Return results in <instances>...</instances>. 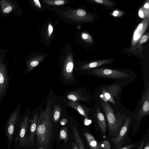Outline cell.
Returning a JSON list of instances; mask_svg holds the SVG:
<instances>
[{"label":"cell","mask_w":149,"mask_h":149,"mask_svg":"<svg viewBox=\"0 0 149 149\" xmlns=\"http://www.w3.org/2000/svg\"><path fill=\"white\" fill-rule=\"evenodd\" d=\"M51 105L50 99L47 101L45 109L41 111L37 122L36 134L37 144L44 149L48 148L53 135Z\"/></svg>","instance_id":"cell-1"},{"label":"cell","mask_w":149,"mask_h":149,"mask_svg":"<svg viewBox=\"0 0 149 149\" xmlns=\"http://www.w3.org/2000/svg\"><path fill=\"white\" fill-rule=\"evenodd\" d=\"M30 115V110L28 109L17 121L13 141L17 149L27 147Z\"/></svg>","instance_id":"cell-2"},{"label":"cell","mask_w":149,"mask_h":149,"mask_svg":"<svg viewBox=\"0 0 149 149\" xmlns=\"http://www.w3.org/2000/svg\"><path fill=\"white\" fill-rule=\"evenodd\" d=\"M21 109V105H18L7 120L4 130L9 148L12 146L15 128L17 121L20 117Z\"/></svg>","instance_id":"cell-3"},{"label":"cell","mask_w":149,"mask_h":149,"mask_svg":"<svg viewBox=\"0 0 149 149\" xmlns=\"http://www.w3.org/2000/svg\"><path fill=\"white\" fill-rule=\"evenodd\" d=\"M101 101L107 120L109 131L111 134L115 132L121 124V120L117 118L108 102H104L102 99Z\"/></svg>","instance_id":"cell-4"},{"label":"cell","mask_w":149,"mask_h":149,"mask_svg":"<svg viewBox=\"0 0 149 149\" xmlns=\"http://www.w3.org/2000/svg\"><path fill=\"white\" fill-rule=\"evenodd\" d=\"M120 90V86L115 84L102 87L100 96L101 99L105 102L109 101L115 103L114 99L118 95Z\"/></svg>","instance_id":"cell-5"},{"label":"cell","mask_w":149,"mask_h":149,"mask_svg":"<svg viewBox=\"0 0 149 149\" xmlns=\"http://www.w3.org/2000/svg\"><path fill=\"white\" fill-rule=\"evenodd\" d=\"M93 72L96 76L110 79H121L126 78L129 77L126 73L114 69H97L93 70Z\"/></svg>","instance_id":"cell-6"},{"label":"cell","mask_w":149,"mask_h":149,"mask_svg":"<svg viewBox=\"0 0 149 149\" xmlns=\"http://www.w3.org/2000/svg\"><path fill=\"white\" fill-rule=\"evenodd\" d=\"M149 24V19L145 18L138 26L134 33L132 44V48L139 42L147 30Z\"/></svg>","instance_id":"cell-7"},{"label":"cell","mask_w":149,"mask_h":149,"mask_svg":"<svg viewBox=\"0 0 149 149\" xmlns=\"http://www.w3.org/2000/svg\"><path fill=\"white\" fill-rule=\"evenodd\" d=\"M140 110L138 113L137 120L139 121L149 113V84L142 97L141 102Z\"/></svg>","instance_id":"cell-8"},{"label":"cell","mask_w":149,"mask_h":149,"mask_svg":"<svg viewBox=\"0 0 149 149\" xmlns=\"http://www.w3.org/2000/svg\"><path fill=\"white\" fill-rule=\"evenodd\" d=\"M38 118V114L36 113L34 115L32 119L29 120L30 123V134L28 137L27 147L31 146L34 144V136L36 134Z\"/></svg>","instance_id":"cell-9"},{"label":"cell","mask_w":149,"mask_h":149,"mask_svg":"<svg viewBox=\"0 0 149 149\" xmlns=\"http://www.w3.org/2000/svg\"><path fill=\"white\" fill-rule=\"evenodd\" d=\"M131 120V117H130L126 119L118 135L116 138H113L111 140V142L116 146L120 143L126 134Z\"/></svg>","instance_id":"cell-10"},{"label":"cell","mask_w":149,"mask_h":149,"mask_svg":"<svg viewBox=\"0 0 149 149\" xmlns=\"http://www.w3.org/2000/svg\"><path fill=\"white\" fill-rule=\"evenodd\" d=\"M67 105L79 112L82 115L87 118L90 110L86 106L81 104L77 102L71 101L67 103Z\"/></svg>","instance_id":"cell-11"},{"label":"cell","mask_w":149,"mask_h":149,"mask_svg":"<svg viewBox=\"0 0 149 149\" xmlns=\"http://www.w3.org/2000/svg\"><path fill=\"white\" fill-rule=\"evenodd\" d=\"M96 116L99 126L103 135H106L107 126L105 117L101 112L99 107H97L96 109Z\"/></svg>","instance_id":"cell-12"},{"label":"cell","mask_w":149,"mask_h":149,"mask_svg":"<svg viewBox=\"0 0 149 149\" xmlns=\"http://www.w3.org/2000/svg\"><path fill=\"white\" fill-rule=\"evenodd\" d=\"M110 60L106 59L93 62L83 66L82 68L87 70L96 68L103 65L109 63Z\"/></svg>","instance_id":"cell-13"},{"label":"cell","mask_w":149,"mask_h":149,"mask_svg":"<svg viewBox=\"0 0 149 149\" xmlns=\"http://www.w3.org/2000/svg\"><path fill=\"white\" fill-rule=\"evenodd\" d=\"M84 135L90 149H100L99 144L94 136L86 132L84 133Z\"/></svg>","instance_id":"cell-14"},{"label":"cell","mask_w":149,"mask_h":149,"mask_svg":"<svg viewBox=\"0 0 149 149\" xmlns=\"http://www.w3.org/2000/svg\"><path fill=\"white\" fill-rule=\"evenodd\" d=\"M67 97V99L71 101L77 102L81 101H85L87 99L82 96L81 92L79 91H74L70 92L68 94Z\"/></svg>","instance_id":"cell-15"},{"label":"cell","mask_w":149,"mask_h":149,"mask_svg":"<svg viewBox=\"0 0 149 149\" xmlns=\"http://www.w3.org/2000/svg\"><path fill=\"white\" fill-rule=\"evenodd\" d=\"M62 112V109L60 106L59 105H55L52 111V119L54 122L57 123L58 121L60 118Z\"/></svg>","instance_id":"cell-16"},{"label":"cell","mask_w":149,"mask_h":149,"mask_svg":"<svg viewBox=\"0 0 149 149\" xmlns=\"http://www.w3.org/2000/svg\"><path fill=\"white\" fill-rule=\"evenodd\" d=\"M72 131L74 137L75 139L79 149H85L82 138L75 126H73L72 128Z\"/></svg>","instance_id":"cell-17"},{"label":"cell","mask_w":149,"mask_h":149,"mask_svg":"<svg viewBox=\"0 0 149 149\" xmlns=\"http://www.w3.org/2000/svg\"><path fill=\"white\" fill-rule=\"evenodd\" d=\"M149 38V33L148 32H147L142 37V38L138 43V45H136L132 47V49L133 50L136 49L137 48H139L140 49L142 45L146 43L148 41Z\"/></svg>","instance_id":"cell-18"},{"label":"cell","mask_w":149,"mask_h":149,"mask_svg":"<svg viewBox=\"0 0 149 149\" xmlns=\"http://www.w3.org/2000/svg\"><path fill=\"white\" fill-rule=\"evenodd\" d=\"M60 140H63L67 141L68 139V132L67 128L65 127L63 128L61 130L60 132Z\"/></svg>","instance_id":"cell-19"},{"label":"cell","mask_w":149,"mask_h":149,"mask_svg":"<svg viewBox=\"0 0 149 149\" xmlns=\"http://www.w3.org/2000/svg\"><path fill=\"white\" fill-rule=\"evenodd\" d=\"M146 18L149 19V3L148 2L145 3L144 5L141 8Z\"/></svg>","instance_id":"cell-20"},{"label":"cell","mask_w":149,"mask_h":149,"mask_svg":"<svg viewBox=\"0 0 149 149\" xmlns=\"http://www.w3.org/2000/svg\"><path fill=\"white\" fill-rule=\"evenodd\" d=\"M100 149H110L111 146L109 142L107 140H105L99 144Z\"/></svg>","instance_id":"cell-21"},{"label":"cell","mask_w":149,"mask_h":149,"mask_svg":"<svg viewBox=\"0 0 149 149\" xmlns=\"http://www.w3.org/2000/svg\"><path fill=\"white\" fill-rule=\"evenodd\" d=\"M92 1L97 3L103 4L109 6H112L113 5L112 3L107 0H94Z\"/></svg>","instance_id":"cell-22"},{"label":"cell","mask_w":149,"mask_h":149,"mask_svg":"<svg viewBox=\"0 0 149 149\" xmlns=\"http://www.w3.org/2000/svg\"><path fill=\"white\" fill-rule=\"evenodd\" d=\"M46 3L50 5H55L57 6L62 5L65 3V1H47Z\"/></svg>","instance_id":"cell-23"},{"label":"cell","mask_w":149,"mask_h":149,"mask_svg":"<svg viewBox=\"0 0 149 149\" xmlns=\"http://www.w3.org/2000/svg\"><path fill=\"white\" fill-rule=\"evenodd\" d=\"M82 38L84 40H85L89 42H92L93 40L91 37L87 33H83L82 34Z\"/></svg>","instance_id":"cell-24"},{"label":"cell","mask_w":149,"mask_h":149,"mask_svg":"<svg viewBox=\"0 0 149 149\" xmlns=\"http://www.w3.org/2000/svg\"><path fill=\"white\" fill-rule=\"evenodd\" d=\"M87 14L86 11L83 9H79L77 12V14L78 15L83 17L85 16Z\"/></svg>","instance_id":"cell-25"},{"label":"cell","mask_w":149,"mask_h":149,"mask_svg":"<svg viewBox=\"0 0 149 149\" xmlns=\"http://www.w3.org/2000/svg\"><path fill=\"white\" fill-rule=\"evenodd\" d=\"M53 31V28L50 23H49L48 27V35L50 37Z\"/></svg>","instance_id":"cell-26"},{"label":"cell","mask_w":149,"mask_h":149,"mask_svg":"<svg viewBox=\"0 0 149 149\" xmlns=\"http://www.w3.org/2000/svg\"><path fill=\"white\" fill-rule=\"evenodd\" d=\"M39 64V62L38 61H33L31 62L30 63V66L31 67V70L32 68L38 66Z\"/></svg>","instance_id":"cell-27"},{"label":"cell","mask_w":149,"mask_h":149,"mask_svg":"<svg viewBox=\"0 0 149 149\" xmlns=\"http://www.w3.org/2000/svg\"><path fill=\"white\" fill-rule=\"evenodd\" d=\"M134 144L127 145L121 147L118 149H130L134 146Z\"/></svg>","instance_id":"cell-28"},{"label":"cell","mask_w":149,"mask_h":149,"mask_svg":"<svg viewBox=\"0 0 149 149\" xmlns=\"http://www.w3.org/2000/svg\"><path fill=\"white\" fill-rule=\"evenodd\" d=\"M138 14L139 16L142 19H144L146 18L141 8L139 10Z\"/></svg>","instance_id":"cell-29"},{"label":"cell","mask_w":149,"mask_h":149,"mask_svg":"<svg viewBox=\"0 0 149 149\" xmlns=\"http://www.w3.org/2000/svg\"><path fill=\"white\" fill-rule=\"evenodd\" d=\"M34 2V4L36 6L39 8H41L42 7L41 4L38 0H34L33 1Z\"/></svg>","instance_id":"cell-30"},{"label":"cell","mask_w":149,"mask_h":149,"mask_svg":"<svg viewBox=\"0 0 149 149\" xmlns=\"http://www.w3.org/2000/svg\"><path fill=\"white\" fill-rule=\"evenodd\" d=\"M12 10L11 7H8L5 9L4 10V12L5 13H9L11 12Z\"/></svg>","instance_id":"cell-31"},{"label":"cell","mask_w":149,"mask_h":149,"mask_svg":"<svg viewBox=\"0 0 149 149\" xmlns=\"http://www.w3.org/2000/svg\"><path fill=\"white\" fill-rule=\"evenodd\" d=\"M67 120L65 119H63L60 121V123L62 125H64L66 124L67 122Z\"/></svg>","instance_id":"cell-32"},{"label":"cell","mask_w":149,"mask_h":149,"mask_svg":"<svg viewBox=\"0 0 149 149\" xmlns=\"http://www.w3.org/2000/svg\"><path fill=\"white\" fill-rule=\"evenodd\" d=\"M144 143L145 142H142L138 149H143Z\"/></svg>","instance_id":"cell-33"},{"label":"cell","mask_w":149,"mask_h":149,"mask_svg":"<svg viewBox=\"0 0 149 149\" xmlns=\"http://www.w3.org/2000/svg\"><path fill=\"white\" fill-rule=\"evenodd\" d=\"M143 149H149V142L148 141Z\"/></svg>","instance_id":"cell-34"},{"label":"cell","mask_w":149,"mask_h":149,"mask_svg":"<svg viewBox=\"0 0 149 149\" xmlns=\"http://www.w3.org/2000/svg\"><path fill=\"white\" fill-rule=\"evenodd\" d=\"M119 11H114V13L113 14V15L114 16H117L118 14Z\"/></svg>","instance_id":"cell-35"},{"label":"cell","mask_w":149,"mask_h":149,"mask_svg":"<svg viewBox=\"0 0 149 149\" xmlns=\"http://www.w3.org/2000/svg\"><path fill=\"white\" fill-rule=\"evenodd\" d=\"M73 149H79L77 144H74V145Z\"/></svg>","instance_id":"cell-36"},{"label":"cell","mask_w":149,"mask_h":149,"mask_svg":"<svg viewBox=\"0 0 149 149\" xmlns=\"http://www.w3.org/2000/svg\"><path fill=\"white\" fill-rule=\"evenodd\" d=\"M10 148H8V149H9Z\"/></svg>","instance_id":"cell-37"}]
</instances>
